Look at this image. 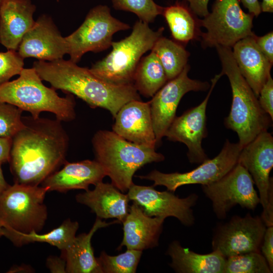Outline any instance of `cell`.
I'll list each match as a JSON object with an SVG mask.
<instances>
[{"mask_svg": "<svg viewBox=\"0 0 273 273\" xmlns=\"http://www.w3.org/2000/svg\"><path fill=\"white\" fill-rule=\"evenodd\" d=\"M63 168L48 176L41 184L48 192H66L73 190H89L107 176L101 165L96 160L75 162L66 161Z\"/></svg>", "mask_w": 273, "mask_h": 273, "instance_id": "19", "label": "cell"}, {"mask_svg": "<svg viewBox=\"0 0 273 273\" xmlns=\"http://www.w3.org/2000/svg\"><path fill=\"white\" fill-rule=\"evenodd\" d=\"M142 254V251L133 249L116 256L102 251L97 259L103 273H134Z\"/></svg>", "mask_w": 273, "mask_h": 273, "instance_id": "30", "label": "cell"}, {"mask_svg": "<svg viewBox=\"0 0 273 273\" xmlns=\"http://www.w3.org/2000/svg\"><path fill=\"white\" fill-rule=\"evenodd\" d=\"M190 68L187 64L181 72L168 80L150 101L156 145L160 143L176 117V109L183 97L190 91H205L210 86L207 82L189 78L188 73Z\"/></svg>", "mask_w": 273, "mask_h": 273, "instance_id": "14", "label": "cell"}, {"mask_svg": "<svg viewBox=\"0 0 273 273\" xmlns=\"http://www.w3.org/2000/svg\"><path fill=\"white\" fill-rule=\"evenodd\" d=\"M249 13L258 16L261 13L260 5L258 0H241Z\"/></svg>", "mask_w": 273, "mask_h": 273, "instance_id": "41", "label": "cell"}, {"mask_svg": "<svg viewBox=\"0 0 273 273\" xmlns=\"http://www.w3.org/2000/svg\"><path fill=\"white\" fill-rule=\"evenodd\" d=\"M238 163L251 175L259 191L262 207L261 217L267 226H273V190L269 177L273 167V137L267 131L257 135L244 146Z\"/></svg>", "mask_w": 273, "mask_h": 273, "instance_id": "10", "label": "cell"}, {"mask_svg": "<svg viewBox=\"0 0 273 273\" xmlns=\"http://www.w3.org/2000/svg\"><path fill=\"white\" fill-rule=\"evenodd\" d=\"M78 203L89 207L97 217L100 219L116 218L122 222L127 216L130 200L112 184L101 181L95 185L93 190L78 194Z\"/></svg>", "mask_w": 273, "mask_h": 273, "instance_id": "23", "label": "cell"}, {"mask_svg": "<svg viewBox=\"0 0 273 273\" xmlns=\"http://www.w3.org/2000/svg\"><path fill=\"white\" fill-rule=\"evenodd\" d=\"M168 81L164 69L153 51L141 59L136 68L133 85L138 93L150 98Z\"/></svg>", "mask_w": 273, "mask_h": 273, "instance_id": "28", "label": "cell"}, {"mask_svg": "<svg viewBox=\"0 0 273 273\" xmlns=\"http://www.w3.org/2000/svg\"><path fill=\"white\" fill-rule=\"evenodd\" d=\"M189 3V8L196 15L204 17L209 14L208 4L209 0H186Z\"/></svg>", "mask_w": 273, "mask_h": 273, "instance_id": "40", "label": "cell"}, {"mask_svg": "<svg viewBox=\"0 0 273 273\" xmlns=\"http://www.w3.org/2000/svg\"><path fill=\"white\" fill-rule=\"evenodd\" d=\"M2 164L0 163V196L10 186L5 179Z\"/></svg>", "mask_w": 273, "mask_h": 273, "instance_id": "43", "label": "cell"}, {"mask_svg": "<svg viewBox=\"0 0 273 273\" xmlns=\"http://www.w3.org/2000/svg\"><path fill=\"white\" fill-rule=\"evenodd\" d=\"M167 253L171 258L170 265L176 272L224 273L226 258L216 251L197 253L174 241L170 244Z\"/></svg>", "mask_w": 273, "mask_h": 273, "instance_id": "25", "label": "cell"}, {"mask_svg": "<svg viewBox=\"0 0 273 273\" xmlns=\"http://www.w3.org/2000/svg\"><path fill=\"white\" fill-rule=\"evenodd\" d=\"M222 66L220 73L229 78L232 92L226 127L235 131L242 148L260 133L267 131L272 121L261 107L258 98L240 73L231 48L215 47Z\"/></svg>", "mask_w": 273, "mask_h": 273, "instance_id": "3", "label": "cell"}, {"mask_svg": "<svg viewBox=\"0 0 273 273\" xmlns=\"http://www.w3.org/2000/svg\"><path fill=\"white\" fill-rule=\"evenodd\" d=\"M248 171L240 163L225 175L211 184L202 185L205 196L212 202L214 212L219 219H224L237 205L254 210L260 203Z\"/></svg>", "mask_w": 273, "mask_h": 273, "instance_id": "11", "label": "cell"}, {"mask_svg": "<svg viewBox=\"0 0 273 273\" xmlns=\"http://www.w3.org/2000/svg\"><path fill=\"white\" fill-rule=\"evenodd\" d=\"M256 35L237 41L232 51L239 71L258 98L270 75L271 64L258 48Z\"/></svg>", "mask_w": 273, "mask_h": 273, "instance_id": "22", "label": "cell"}, {"mask_svg": "<svg viewBox=\"0 0 273 273\" xmlns=\"http://www.w3.org/2000/svg\"><path fill=\"white\" fill-rule=\"evenodd\" d=\"M24 65V59L17 51L0 52V86L13 76L19 75Z\"/></svg>", "mask_w": 273, "mask_h": 273, "instance_id": "34", "label": "cell"}, {"mask_svg": "<svg viewBox=\"0 0 273 273\" xmlns=\"http://www.w3.org/2000/svg\"><path fill=\"white\" fill-rule=\"evenodd\" d=\"M113 8L117 10L130 12L135 14L140 20L149 24L161 15L163 8L153 0H111Z\"/></svg>", "mask_w": 273, "mask_h": 273, "instance_id": "32", "label": "cell"}, {"mask_svg": "<svg viewBox=\"0 0 273 273\" xmlns=\"http://www.w3.org/2000/svg\"><path fill=\"white\" fill-rule=\"evenodd\" d=\"M31 271V267L27 266V265H21L13 267L11 269L8 271L9 272H30Z\"/></svg>", "mask_w": 273, "mask_h": 273, "instance_id": "44", "label": "cell"}, {"mask_svg": "<svg viewBox=\"0 0 273 273\" xmlns=\"http://www.w3.org/2000/svg\"><path fill=\"white\" fill-rule=\"evenodd\" d=\"M165 219L147 215L133 202L122 222L123 238L119 249L125 246L127 249L143 251L157 246Z\"/></svg>", "mask_w": 273, "mask_h": 273, "instance_id": "21", "label": "cell"}, {"mask_svg": "<svg viewBox=\"0 0 273 273\" xmlns=\"http://www.w3.org/2000/svg\"><path fill=\"white\" fill-rule=\"evenodd\" d=\"M78 228V222L67 219L58 227L47 233L39 234L35 232L22 233L4 229V236L17 247L32 243H46L62 251L73 240Z\"/></svg>", "mask_w": 273, "mask_h": 273, "instance_id": "26", "label": "cell"}, {"mask_svg": "<svg viewBox=\"0 0 273 273\" xmlns=\"http://www.w3.org/2000/svg\"><path fill=\"white\" fill-rule=\"evenodd\" d=\"M42 80L33 67L23 68L17 79L0 86V103L13 105L30 113L34 118L47 112L61 122L73 120L76 117L73 95L60 97L56 89L46 86Z\"/></svg>", "mask_w": 273, "mask_h": 273, "instance_id": "5", "label": "cell"}, {"mask_svg": "<svg viewBox=\"0 0 273 273\" xmlns=\"http://www.w3.org/2000/svg\"><path fill=\"white\" fill-rule=\"evenodd\" d=\"M129 25L113 17L106 5H98L91 9L82 24L65 37L70 60L77 63L87 52L107 50L111 46L116 32L130 29Z\"/></svg>", "mask_w": 273, "mask_h": 273, "instance_id": "9", "label": "cell"}, {"mask_svg": "<svg viewBox=\"0 0 273 273\" xmlns=\"http://www.w3.org/2000/svg\"><path fill=\"white\" fill-rule=\"evenodd\" d=\"M1 2H2V0H0V6H1Z\"/></svg>", "mask_w": 273, "mask_h": 273, "instance_id": "47", "label": "cell"}, {"mask_svg": "<svg viewBox=\"0 0 273 273\" xmlns=\"http://www.w3.org/2000/svg\"><path fill=\"white\" fill-rule=\"evenodd\" d=\"M92 143L97 161L111 180V184L122 193L133 184L135 172L145 165L164 160L155 149L139 145L119 136L113 131L99 130Z\"/></svg>", "mask_w": 273, "mask_h": 273, "instance_id": "4", "label": "cell"}, {"mask_svg": "<svg viewBox=\"0 0 273 273\" xmlns=\"http://www.w3.org/2000/svg\"><path fill=\"white\" fill-rule=\"evenodd\" d=\"M148 24L137 21L130 35L119 41H112V51L93 64L90 71L113 84L133 85L135 71L142 56L152 50L164 30L161 27L154 31Z\"/></svg>", "mask_w": 273, "mask_h": 273, "instance_id": "6", "label": "cell"}, {"mask_svg": "<svg viewBox=\"0 0 273 273\" xmlns=\"http://www.w3.org/2000/svg\"><path fill=\"white\" fill-rule=\"evenodd\" d=\"M222 76L220 73L211 79L210 90L199 105L192 108L178 117H175L164 136L170 141L185 144L190 162L201 163L208 159L202 147L203 139L207 136L206 111L207 103L217 82Z\"/></svg>", "mask_w": 273, "mask_h": 273, "instance_id": "16", "label": "cell"}, {"mask_svg": "<svg viewBox=\"0 0 273 273\" xmlns=\"http://www.w3.org/2000/svg\"><path fill=\"white\" fill-rule=\"evenodd\" d=\"M9 162L15 183L39 186L66 161L69 136L57 119L22 116Z\"/></svg>", "mask_w": 273, "mask_h": 273, "instance_id": "1", "label": "cell"}, {"mask_svg": "<svg viewBox=\"0 0 273 273\" xmlns=\"http://www.w3.org/2000/svg\"><path fill=\"white\" fill-rule=\"evenodd\" d=\"M13 138L0 137V163L9 161L12 146Z\"/></svg>", "mask_w": 273, "mask_h": 273, "instance_id": "38", "label": "cell"}, {"mask_svg": "<svg viewBox=\"0 0 273 273\" xmlns=\"http://www.w3.org/2000/svg\"><path fill=\"white\" fill-rule=\"evenodd\" d=\"M48 188L15 183L0 196V223L6 230L39 232L48 218Z\"/></svg>", "mask_w": 273, "mask_h": 273, "instance_id": "7", "label": "cell"}, {"mask_svg": "<svg viewBox=\"0 0 273 273\" xmlns=\"http://www.w3.org/2000/svg\"><path fill=\"white\" fill-rule=\"evenodd\" d=\"M33 67L42 80L55 89L74 95L92 108L108 110L114 118L127 102L140 100L133 85L108 83L94 74L89 69L63 59L54 61L38 60Z\"/></svg>", "mask_w": 273, "mask_h": 273, "instance_id": "2", "label": "cell"}, {"mask_svg": "<svg viewBox=\"0 0 273 273\" xmlns=\"http://www.w3.org/2000/svg\"><path fill=\"white\" fill-rule=\"evenodd\" d=\"M23 111L6 103H0V137L13 138L24 126Z\"/></svg>", "mask_w": 273, "mask_h": 273, "instance_id": "33", "label": "cell"}, {"mask_svg": "<svg viewBox=\"0 0 273 273\" xmlns=\"http://www.w3.org/2000/svg\"><path fill=\"white\" fill-rule=\"evenodd\" d=\"M46 264L51 272H66V261L63 257L50 256L47 259Z\"/></svg>", "mask_w": 273, "mask_h": 273, "instance_id": "39", "label": "cell"}, {"mask_svg": "<svg viewBox=\"0 0 273 273\" xmlns=\"http://www.w3.org/2000/svg\"><path fill=\"white\" fill-rule=\"evenodd\" d=\"M151 51L159 59L168 80L175 78L181 72L190 56L180 43L162 36L155 42Z\"/></svg>", "mask_w": 273, "mask_h": 273, "instance_id": "29", "label": "cell"}, {"mask_svg": "<svg viewBox=\"0 0 273 273\" xmlns=\"http://www.w3.org/2000/svg\"><path fill=\"white\" fill-rule=\"evenodd\" d=\"M259 104L263 110L273 120V80L271 75L260 90L258 97Z\"/></svg>", "mask_w": 273, "mask_h": 273, "instance_id": "35", "label": "cell"}, {"mask_svg": "<svg viewBox=\"0 0 273 273\" xmlns=\"http://www.w3.org/2000/svg\"><path fill=\"white\" fill-rule=\"evenodd\" d=\"M35 10L31 0H2L0 43L8 50L17 51L23 37L35 23Z\"/></svg>", "mask_w": 273, "mask_h": 273, "instance_id": "20", "label": "cell"}, {"mask_svg": "<svg viewBox=\"0 0 273 273\" xmlns=\"http://www.w3.org/2000/svg\"><path fill=\"white\" fill-rule=\"evenodd\" d=\"M23 59L32 57L38 60L54 61L68 54L65 37H63L51 16L40 15L25 33L17 49Z\"/></svg>", "mask_w": 273, "mask_h": 273, "instance_id": "17", "label": "cell"}, {"mask_svg": "<svg viewBox=\"0 0 273 273\" xmlns=\"http://www.w3.org/2000/svg\"><path fill=\"white\" fill-rule=\"evenodd\" d=\"M270 269L273 271V226H267L260 247Z\"/></svg>", "mask_w": 273, "mask_h": 273, "instance_id": "36", "label": "cell"}, {"mask_svg": "<svg viewBox=\"0 0 273 273\" xmlns=\"http://www.w3.org/2000/svg\"><path fill=\"white\" fill-rule=\"evenodd\" d=\"M5 235V230L4 228L2 226V224L0 223V238Z\"/></svg>", "mask_w": 273, "mask_h": 273, "instance_id": "45", "label": "cell"}, {"mask_svg": "<svg viewBox=\"0 0 273 273\" xmlns=\"http://www.w3.org/2000/svg\"><path fill=\"white\" fill-rule=\"evenodd\" d=\"M260 252H250L226 258L224 273H271Z\"/></svg>", "mask_w": 273, "mask_h": 273, "instance_id": "31", "label": "cell"}, {"mask_svg": "<svg viewBox=\"0 0 273 273\" xmlns=\"http://www.w3.org/2000/svg\"><path fill=\"white\" fill-rule=\"evenodd\" d=\"M116 222H119L117 220L107 223L97 217L88 233L75 236L72 242L62 251L66 261V272L103 273L97 258L95 257L91 240L98 230Z\"/></svg>", "mask_w": 273, "mask_h": 273, "instance_id": "24", "label": "cell"}, {"mask_svg": "<svg viewBox=\"0 0 273 273\" xmlns=\"http://www.w3.org/2000/svg\"><path fill=\"white\" fill-rule=\"evenodd\" d=\"M256 42L262 53L270 62L273 63V32L271 31L265 35L255 37Z\"/></svg>", "mask_w": 273, "mask_h": 273, "instance_id": "37", "label": "cell"}, {"mask_svg": "<svg viewBox=\"0 0 273 273\" xmlns=\"http://www.w3.org/2000/svg\"><path fill=\"white\" fill-rule=\"evenodd\" d=\"M242 149L238 143H233L227 140L216 156L205 160L190 171L165 173L154 170L146 175L137 177L153 181V187L165 186L172 192L184 185H208L221 178L237 164Z\"/></svg>", "mask_w": 273, "mask_h": 273, "instance_id": "12", "label": "cell"}, {"mask_svg": "<svg viewBox=\"0 0 273 273\" xmlns=\"http://www.w3.org/2000/svg\"><path fill=\"white\" fill-rule=\"evenodd\" d=\"M267 226L261 216L249 213L234 216L219 226L213 236L212 248L225 258L250 252H260Z\"/></svg>", "mask_w": 273, "mask_h": 273, "instance_id": "13", "label": "cell"}, {"mask_svg": "<svg viewBox=\"0 0 273 273\" xmlns=\"http://www.w3.org/2000/svg\"><path fill=\"white\" fill-rule=\"evenodd\" d=\"M260 5L261 11L269 13L273 12V0H262Z\"/></svg>", "mask_w": 273, "mask_h": 273, "instance_id": "42", "label": "cell"}, {"mask_svg": "<svg viewBox=\"0 0 273 273\" xmlns=\"http://www.w3.org/2000/svg\"><path fill=\"white\" fill-rule=\"evenodd\" d=\"M112 131L135 144L155 148L150 102L134 100L125 103L118 111Z\"/></svg>", "mask_w": 273, "mask_h": 273, "instance_id": "18", "label": "cell"}, {"mask_svg": "<svg viewBox=\"0 0 273 273\" xmlns=\"http://www.w3.org/2000/svg\"><path fill=\"white\" fill-rule=\"evenodd\" d=\"M189 7L180 3L164 7L162 14L173 38L178 43H187L201 34L200 19L194 16Z\"/></svg>", "mask_w": 273, "mask_h": 273, "instance_id": "27", "label": "cell"}, {"mask_svg": "<svg viewBox=\"0 0 273 273\" xmlns=\"http://www.w3.org/2000/svg\"><path fill=\"white\" fill-rule=\"evenodd\" d=\"M57 2H59L60 0H56Z\"/></svg>", "mask_w": 273, "mask_h": 273, "instance_id": "46", "label": "cell"}, {"mask_svg": "<svg viewBox=\"0 0 273 273\" xmlns=\"http://www.w3.org/2000/svg\"><path fill=\"white\" fill-rule=\"evenodd\" d=\"M254 17L242 10L238 0H215L212 12L200 19V26L207 30L200 35L202 47L231 48L241 39L254 35Z\"/></svg>", "mask_w": 273, "mask_h": 273, "instance_id": "8", "label": "cell"}, {"mask_svg": "<svg viewBox=\"0 0 273 273\" xmlns=\"http://www.w3.org/2000/svg\"><path fill=\"white\" fill-rule=\"evenodd\" d=\"M127 192L129 199L138 205L149 216L164 218L174 217L187 226L194 223L192 207L198 199L196 194L180 198L169 191L160 192L155 190L153 186H139L134 184Z\"/></svg>", "mask_w": 273, "mask_h": 273, "instance_id": "15", "label": "cell"}]
</instances>
